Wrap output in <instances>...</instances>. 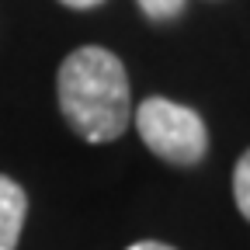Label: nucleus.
<instances>
[{
  "label": "nucleus",
  "instance_id": "obj_5",
  "mask_svg": "<svg viewBox=\"0 0 250 250\" xmlns=\"http://www.w3.org/2000/svg\"><path fill=\"white\" fill-rule=\"evenodd\" d=\"M136 4L143 7V14L149 21H170V18H177L184 11L188 0H136Z\"/></svg>",
  "mask_w": 250,
  "mask_h": 250
},
{
  "label": "nucleus",
  "instance_id": "obj_6",
  "mask_svg": "<svg viewBox=\"0 0 250 250\" xmlns=\"http://www.w3.org/2000/svg\"><path fill=\"white\" fill-rule=\"evenodd\" d=\"M59 4H66V7H73V11H90V7L104 4V0H59Z\"/></svg>",
  "mask_w": 250,
  "mask_h": 250
},
{
  "label": "nucleus",
  "instance_id": "obj_1",
  "mask_svg": "<svg viewBox=\"0 0 250 250\" xmlns=\"http://www.w3.org/2000/svg\"><path fill=\"white\" fill-rule=\"evenodd\" d=\"M59 111L87 143H111L125 132L132 115L129 77L122 59L101 45L70 52L56 77Z\"/></svg>",
  "mask_w": 250,
  "mask_h": 250
},
{
  "label": "nucleus",
  "instance_id": "obj_7",
  "mask_svg": "<svg viewBox=\"0 0 250 250\" xmlns=\"http://www.w3.org/2000/svg\"><path fill=\"white\" fill-rule=\"evenodd\" d=\"M125 250H174V247L156 243V240H143V243H132V247H125Z\"/></svg>",
  "mask_w": 250,
  "mask_h": 250
},
{
  "label": "nucleus",
  "instance_id": "obj_2",
  "mask_svg": "<svg viewBox=\"0 0 250 250\" xmlns=\"http://www.w3.org/2000/svg\"><path fill=\"white\" fill-rule=\"evenodd\" d=\"M136 129L149 153L177 167H195L208 153V129L202 115L167 98H146L136 111Z\"/></svg>",
  "mask_w": 250,
  "mask_h": 250
},
{
  "label": "nucleus",
  "instance_id": "obj_3",
  "mask_svg": "<svg viewBox=\"0 0 250 250\" xmlns=\"http://www.w3.org/2000/svg\"><path fill=\"white\" fill-rule=\"evenodd\" d=\"M28 215V195L18 181L0 174V250H18L21 226Z\"/></svg>",
  "mask_w": 250,
  "mask_h": 250
},
{
  "label": "nucleus",
  "instance_id": "obj_4",
  "mask_svg": "<svg viewBox=\"0 0 250 250\" xmlns=\"http://www.w3.org/2000/svg\"><path fill=\"white\" fill-rule=\"evenodd\" d=\"M233 198H236V208L243 212V219L250 223V149L236 160V170H233Z\"/></svg>",
  "mask_w": 250,
  "mask_h": 250
}]
</instances>
